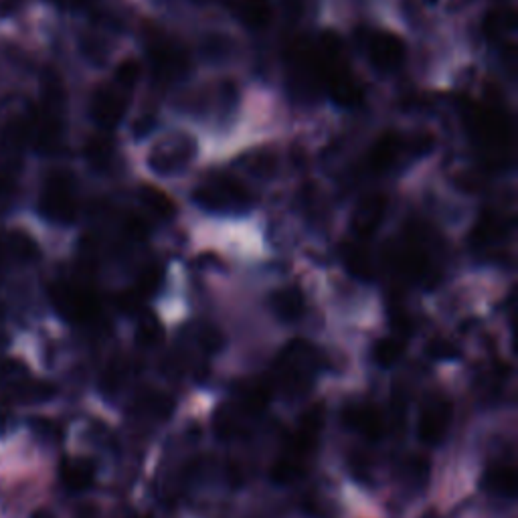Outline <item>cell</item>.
<instances>
[{
  "mask_svg": "<svg viewBox=\"0 0 518 518\" xmlns=\"http://www.w3.org/2000/svg\"><path fill=\"white\" fill-rule=\"evenodd\" d=\"M39 211L47 221L69 225L77 217V197L75 183L67 172L55 170L45 179L39 197Z\"/></svg>",
  "mask_w": 518,
  "mask_h": 518,
  "instance_id": "obj_5",
  "label": "cell"
},
{
  "mask_svg": "<svg viewBox=\"0 0 518 518\" xmlns=\"http://www.w3.org/2000/svg\"><path fill=\"white\" fill-rule=\"evenodd\" d=\"M282 7L286 9L288 15L300 19V17H306L312 11L314 0H282Z\"/></svg>",
  "mask_w": 518,
  "mask_h": 518,
  "instance_id": "obj_32",
  "label": "cell"
},
{
  "mask_svg": "<svg viewBox=\"0 0 518 518\" xmlns=\"http://www.w3.org/2000/svg\"><path fill=\"white\" fill-rule=\"evenodd\" d=\"M197 156V138L191 132L175 130L150 142L144 154V164L150 175L158 179H177L195 164Z\"/></svg>",
  "mask_w": 518,
  "mask_h": 518,
  "instance_id": "obj_1",
  "label": "cell"
},
{
  "mask_svg": "<svg viewBox=\"0 0 518 518\" xmlns=\"http://www.w3.org/2000/svg\"><path fill=\"white\" fill-rule=\"evenodd\" d=\"M320 367H322L320 353L312 347V344H308L306 340H292L280 353L274 365V371H276V381L280 389L288 397L300 399L310 391Z\"/></svg>",
  "mask_w": 518,
  "mask_h": 518,
  "instance_id": "obj_2",
  "label": "cell"
},
{
  "mask_svg": "<svg viewBox=\"0 0 518 518\" xmlns=\"http://www.w3.org/2000/svg\"><path fill=\"white\" fill-rule=\"evenodd\" d=\"M342 262L357 280H371L375 274L373 255L361 241L342 247Z\"/></svg>",
  "mask_w": 518,
  "mask_h": 518,
  "instance_id": "obj_17",
  "label": "cell"
},
{
  "mask_svg": "<svg viewBox=\"0 0 518 518\" xmlns=\"http://www.w3.org/2000/svg\"><path fill=\"white\" fill-rule=\"evenodd\" d=\"M389 213V199L381 193H371L359 199L353 213V231L365 239L379 231Z\"/></svg>",
  "mask_w": 518,
  "mask_h": 518,
  "instance_id": "obj_12",
  "label": "cell"
},
{
  "mask_svg": "<svg viewBox=\"0 0 518 518\" xmlns=\"http://www.w3.org/2000/svg\"><path fill=\"white\" fill-rule=\"evenodd\" d=\"M367 55L377 71L391 73L405 63L407 47L399 35L391 31H377L367 41Z\"/></svg>",
  "mask_w": 518,
  "mask_h": 518,
  "instance_id": "obj_10",
  "label": "cell"
},
{
  "mask_svg": "<svg viewBox=\"0 0 518 518\" xmlns=\"http://www.w3.org/2000/svg\"><path fill=\"white\" fill-rule=\"evenodd\" d=\"M344 423L353 431H359L367 440H381L385 434V419L379 409L357 405L344 411Z\"/></svg>",
  "mask_w": 518,
  "mask_h": 518,
  "instance_id": "obj_13",
  "label": "cell"
},
{
  "mask_svg": "<svg viewBox=\"0 0 518 518\" xmlns=\"http://www.w3.org/2000/svg\"><path fill=\"white\" fill-rule=\"evenodd\" d=\"M201 53L205 59H209L213 63H221V61H227L233 57L235 43H233V39H229L223 33H211L203 39Z\"/></svg>",
  "mask_w": 518,
  "mask_h": 518,
  "instance_id": "obj_21",
  "label": "cell"
},
{
  "mask_svg": "<svg viewBox=\"0 0 518 518\" xmlns=\"http://www.w3.org/2000/svg\"><path fill=\"white\" fill-rule=\"evenodd\" d=\"M140 199H142V205L156 217V219H172L177 215V205L175 201H172L164 191L156 189V187H142L140 191Z\"/></svg>",
  "mask_w": 518,
  "mask_h": 518,
  "instance_id": "obj_19",
  "label": "cell"
},
{
  "mask_svg": "<svg viewBox=\"0 0 518 518\" xmlns=\"http://www.w3.org/2000/svg\"><path fill=\"white\" fill-rule=\"evenodd\" d=\"M148 69L160 83L177 81L189 69V55L177 43L164 35L148 41Z\"/></svg>",
  "mask_w": 518,
  "mask_h": 518,
  "instance_id": "obj_6",
  "label": "cell"
},
{
  "mask_svg": "<svg viewBox=\"0 0 518 518\" xmlns=\"http://www.w3.org/2000/svg\"><path fill=\"white\" fill-rule=\"evenodd\" d=\"M193 201L213 213H231L251 205V191L237 177L215 175L193 191Z\"/></svg>",
  "mask_w": 518,
  "mask_h": 518,
  "instance_id": "obj_4",
  "label": "cell"
},
{
  "mask_svg": "<svg viewBox=\"0 0 518 518\" xmlns=\"http://www.w3.org/2000/svg\"><path fill=\"white\" fill-rule=\"evenodd\" d=\"M270 306H272V312L276 314L278 320L296 322L306 312V298H304L300 288L288 286V288H280L272 294Z\"/></svg>",
  "mask_w": 518,
  "mask_h": 518,
  "instance_id": "obj_15",
  "label": "cell"
},
{
  "mask_svg": "<svg viewBox=\"0 0 518 518\" xmlns=\"http://www.w3.org/2000/svg\"><path fill=\"white\" fill-rule=\"evenodd\" d=\"M245 168L255 179H272L278 172V158L272 150H257L245 158Z\"/></svg>",
  "mask_w": 518,
  "mask_h": 518,
  "instance_id": "obj_20",
  "label": "cell"
},
{
  "mask_svg": "<svg viewBox=\"0 0 518 518\" xmlns=\"http://www.w3.org/2000/svg\"><path fill=\"white\" fill-rule=\"evenodd\" d=\"M0 259H3V247H0Z\"/></svg>",
  "mask_w": 518,
  "mask_h": 518,
  "instance_id": "obj_37",
  "label": "cell"
},
{
  "mask_svg": "<svg viewBox=\"0 0 518 518\" xmlns=\"http://www.w3.org/2000/svg\"><path fill=\"white\" fill-rule=\"evenodd\" d=\"M9 249L19 262H33V259L39 257V247L27 233H13Z\"/></svg>",
  "mask_w": 518,
  "mask_h": 518,
  "instance_id": "obj_27",
  "label": "cell"
},
{
  "mask_svg": "<svg viewBox=\"0 0 518 518\" xmlns=\"http://www.w3.org/2000/svg\"><path fill=\"white\" fill-rule=\"evenodd\" d=\"M322 425H324V417H322L320 407H314L312 411H308L302 417L288 450L284 452V456L276 462V466L272 470V480L276 484L284 486V484L296 482L298 478L304 476L306 460L314 454V450L318 446Z\"/></svg>",
  "mask_w": 518,
  "mask_h": 518,
  "instance_id": "obj_3",
  "label": "cell"
},
{
  "mask_svg": "<svg viewBox=\"0 0 518 518\" xmlns=\"http://www.w3.org/2000/svg\"><path fill=\"white\" fill-rule=\"evenodd\" d=\"M77 518H100V512L94 506H83L77 512Z\"/></svg>",
  "mask_w": 518,
  "mask_h": 518,
  "instance_id": "obj_33",
  "label": "cell"
},
{
  "mask_svg": "<svg viewBox=\"0 0 518 518\" xmlns=\"http://www.w3.org/2000/svg\"><path fill=\"white\" fill-rule=\"evenodd\" d=\"M233 13L247 29L262 31L274 21V3L272 0H233Z\"/></svg>",
  "mask_w": 518,
  "mask_h": 518,
  "instance_id": "obj_14",
  "label": "cell"
},
{
  "mask_svg": "<svg viewBox=\"0 0 518 518\" xmlns=\"http://www.w3.org/2000/svg\"><path fill=\"white\" fill-rule=\"evenodd\" d=\"M452 403L440 395L429 397L419 413V421H417V438L421 444L425 446H440L446 436L448 429L452 423Z\"/></svg>",
  "mask_w": 518,
  "mask_h": 518,
  "instance_id": "obj_8",
  "label": "cell"
},
{
  "mask_svg": "<svg viewBox=\"0 0 518 518\" xmlns=\"http://www.w3.org/2000/svg\"><path fill=\"white\" fill-rule=\"evenodd\" d=\"M482 486H484L486 492H490L498 498H514V494H516V474H514L512 466H506V464L490 466L484 472Z\"/></svg>",
  "mask_w": 518,
  "mask_h": 518,
  "instance_id": "obj_18",
  "label": "cell"
},
{
  "mask_svg": "<svg viewBox=\"0 0 518 518\" xmlns=\"http://www.w3.org/2000/svg\"><path fill=\"white\" fill-rule=\"evenodd\" d=\"M403 349H405V344H403L401 338H397V336H387V338H381V340L375 344L373 359H375V363H377L379 367L389 369V367H393L395 363H399V359H401V355H403Z\"/></svg>",
  "mask_w": 518,
  "mask_h": 518,
  "instance_id": "obj_22",
  "label": "cell"
},
{
  "mask_svg": "<svg viewBox=\"0 0 518 518\" xmlns=\"http://www.w3.org/2000/svg\"><path fill=\"white\" fill-rule=\"evenodd\" d=\"M405 148H407V142L403 140L401 134L397 132L381 134L369 150V156H367L369 170L375 172V175H387V172H391L403 160Z\"/></svg>",
  "mask_w": 518,
  "mask_h": 518,
  "instance_id": "obj_11",
  "label": "cell"
},
{
  "mask_svg": "<svg viewBox=\"0 0 518 518\" xmlns=\"http://www.w3.org/2000/svg\"><path fill=\"white\" fill-rule=\"evenodd\" d=\"M427 357L434 361H456L460 357V351L456 344L448 340H434L427 344Z\"/></svg>",
  "mask_w": 518,
  "mask_h": 518,
  "instance_id": "obj_30",
  "label": "cell"
},
{
  "mask_svg": "<svg viewBox=\"0 0 518 518\" xmlns=\"http://www.w3.org/2000/svg\"><path fill=\"white\" fill-rule=\"evenodd\" d=\"M142 77H144V63L130 57V59H124L118 63L116 73H114V83L120 90L130 92L136 88Z\"/></svg>",
  "mask_w": 518,
  "mask_h": 518,
  "instance_id": "obj_23",
  "label": "cell"
},
{
  "mask_svg": "<svg viewBox=\"0 0 518 518\" xmlns=\"http://www.w3.org/2000/svg\"><path fill=\"white\" fill-rule=\"evenodd\" d=\"M31 518H57V516H55V512L49 510V508H37V510L31 514Z\"/></svg>",
  "mask_w": 518,
  "mask_h": 518,
  "instance_id": "obj_34",
  "label": "cell"
},
{
  "mask_svg": "<svg viewBox=\"0 0 518 518\" xmlns=\"http://www.w3.org/2000/svg\"><path fill=\"white\" fill-rule=\"evenodd\" d=\"M124 377V369L120 365H110L102 377V391L104 393H116L120 389Z\"/></svg>",
  "mask_w": 518,
  "mask_h": 518,
  "instance_id": "obj_31",
  "label": "cell"
},
{
  "mask_svg": "<svg viewBox=\"0 0 518 518\" xmlns=\"http://www.w3.org/2000/svg\"><path fill=\"white\" fill-rule=\"evenodd\" d=\"M403 476H405V484L413 486V488H421L425 486L427 478H429V462L425 458H413L403 466Z\"/></svg>",
  "mask_w": 518,
  "mask_h": 518,
  "instance_id": "obj_28",
  "label": "cell"
},
{
  "mask_svg": "<svg viewBox=\"0 0 518 518\" xmlns=\"http://www.w3.org/2000/svg\"><path fill=\"white\" fill-rule=\"evenodd\" d=\"M419 518H440V514H438L436 510H427V512H423Z\"/></svg>",
  "mask_w": 518,
  "mask_h": 518,
  "instance_id": "obj_36",
  "label": "cell"
},
{
  "mask_svg": "<svg viewBox=\"0 0 518 518\" xmlns=\"http://www.w3.org/2000/svg\"><path fill=\"white\" fill-rule=\"evenodd\" d=\"M85 158L94 166V168H108L114 160V148L106 138H96L92 142H88L85 146Z\"/></svg>",
  "mask_w": 518,
  "mask_h": 518,
  "instance_id": "obj_25",
  "label": "cell"
},
{
  "mask_svg": "<svg viewBox=\"0 0 518 518\" xmlns=\"http://www.w3.org/2000/svg\"><path fill=\"white\" fill-rule=\"evenodd\" d=\"M9 191V183L5 177H0V195H5Z\"/></svg>",
  "mask_w": 518,
  "mask_h": 518,
  "instance_id": "obj_35",
  "label": "cell"
},
{
  "mask_svg": "<svg viewBox=\"0 0 518 518\" xmlns=\"http://www.w3.org/2000/svg\"><path fill=\"white\" fill-rule=\"evenodd\" d=\"M193 340L197 342V347L201 351H205L207 355H215L223 349L225 344V338L221 334L219 328L211 326V324H203V326H197L195 332H193Z\"/></svg>",
  "mask_w": 518,
  "mask_h": 518,
  "instance_id": "obj_24",
  "label": "cell"
},
{
  "mask_svg": "<svg viewBox=\"0 0 518 518\" xmlns=\"http://www.w3.org/2000/svg\"><path fill=\"white\" fill-rule=\"evenodd\" d=\"M142 409L150 415H154L156 419H166L172 409H175V403H172V399L164 397V395H148L142 399Z\"/></svg>",
  "mask_w": 518,
  "mask_h": 518,
  "instance_id": "obj_29",
  "label": "cell"
},
{
  "mask_svg": "<svg viewBox=\"0 0 518 518\" xmlns=\"http://www.w3.org/2000/svg\"><path fill=\"white\" fill-rule=\"evenodd\" d=\"M136 338H138V342L142 344V347H156V344L162 338V326H160L158 318L152 316V314H144L140 318Z\"/></svg>",
  "mask_w": 518,
  "mask_h": 518,
  "instance_id": "obj_26",
  "label": "cell"
},
{
  "mask_svg": "<svg viewBox=\"0 0 518 518\" xmlns=\"http://www.w3.org/2000/svg\"><path fill=\"white\" fill-rule=\"evenodd\" d=\"M128 92L120 90L116 83L102 85L90 100V116L104 132L116 130L128 112Z\"/></svg>",
  "mask_w": 518,
  "mask_h": 518,
  "instance_id": "obj_9",
  "label": "cell"
},
{
  "mask_svg": "<svg viewBox=\"0 0 518 518\" xmlns=\"http://www.w3.org/2000/svg\"><path fill=\"white\" fill-rule=\"evenodd\" d=\"M55 310L69 322H90L100 312L96 294L79 284H57L51 290Z\"/></svg>",
  "mask_w": 518,
  "mask_h": 518,
  "instance_id": "obj_7",
  "label": "cell"
},
{
  "mask_svg": "<svg viewBox=\"0 0 518 518\" xmlns=\"http://www.w3.org/2000/svg\"><path fill=\"white\" fill-rule=\"evenodd\" d=\"M96 480V464L88 458H71L61 464V482L71 492L92 488Z\"/></svg>",
  "mask_w": 518,
  "mask_h": 518,
  "instance_id": "obj_16",
  "label": "cell"
}]
</instances>
